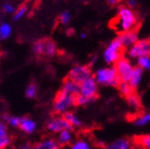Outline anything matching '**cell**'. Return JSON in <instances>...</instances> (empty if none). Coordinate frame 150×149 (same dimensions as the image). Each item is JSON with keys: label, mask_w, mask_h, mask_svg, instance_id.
<instances>
[{"label": "cell", "mask_w": 150, "mask_h": 149, "mask_svg": "<svg viewBox=\"0 0 150 149\" xmlns=\"http://www.w3.org/2000/svg\"><path fill=\"white\" fill-rule=\"evenodd\" d=\"M137 16L133 10L129 9L128 6H120L112 26L119 33H125L134 30V28L137 26Z\"/></svg>", "instance_id": "6da1fadb"}, {"label": "cell", "mask_w": 150, "mask_h": 149, "mask_svg": "<svg viewBox=\"0 0 150 149\" xmlns=\"http://www.w3.org/2000/svg\"><path fill=\"white\" fill-rule=\"evenodd\" d=\"M93 77L95 78L98 85L117 87L120 83L118 74L116 72V69L114 66H107V67L98 68Z\"/></svg>", "instance_id": "7a4b0ae2"}, {"label": "cell", "mask_w": 150, "mask_h": 149, "mask_svg": "<svg viewBox=\"0 0 150 149\" xmlns=\"http://www.w3.org/2000/svg\"><path fill=\"white\" fill-rule=\"evenodd\" d=\"M76 106V96L64 94L60 91L55 95L52 111L54 115H65Z\"/></svg>", "instance_id": "3957f363"}, {"label": "cell", "mask_w": 150, "mask_h": 149, "mask_svg": "<svg viewBox=\"0 0 150 149\" xmlns=\"http://www.w3.org/2000/svg\"><path fill=\"white\" fill-rule=\"evenodd\" d=\"M122 50H124V46L121 45L120 40L118 37H116L110 44L107 46V48L104 49L103 51V60L104 62L109 66H114L117 61L122 57Z\"/></svg>", "instance_id": "277c9868"}, {"label": "cell", "mask_w": 150, "mask_h": 149, "mask_svg": "<svg viewBox=\"0 0 150 149\" xmlns=\"http://www.w3.org/2000/svg\"><path fill=\"white\" fill-rule=\"evenodd\" d=\"M33 52L38 55H45V57H53L58 52L57 44L51 40L43 38L35 42L33 45Z\"/></svg>", "instance_id": "5b68a950"}, {"label": "cell", "mask_w": 150, "mask_h": 149, "mask_svg": "<svg viewBox=\"0 0 150 149\" xmlns=\"http://www.w3.org/2000/svg\"><path fill=\"white\" fill-rule=\"evenodd\" d=\"M46 129L50 133L59 134L64 130H74L63 115H53L47 121Z\"/></svg>", "instance_id": "8992f818"}, {"label": "cell", "mask_w": 150, "mask_h": 149, "mask_svg": "<svg viewBox=\"0 0 150 149\" xmlns=\"http://www.w3.org/2000/svg\"><path fill=\"white\" fill-rule=\"evenodd\" d=\"M116 69V72L118 74V78L120 82H129L131 74H132L134 66L131 63L130 59L128 57H120L114 65Z\"/></svg>", "instance_id": "52a82bcc"}, {"label": "cell", "mask_w": 150, "mask_h": 149, "mask_svg": "<svg viewBox=\"0 0 150 149\" xmlns=\"http://www.w3.org/2000/svg\"><path fill=\"white\" fill-rule=\"evenodd\" d=\"M80 89H79V95L83 96L85 98H88L92 101H94L98 96V83L96 82L95 78L91 77L83 81L82 83L79 84Z\"/></svg>", "instance_id": "ba28073f"}, {"label": "cell", "mask_w": 150, "mask_h": 149, "mask_svg": "<svg viewBox=\"0 0 150 149\" xmlns=\"http://www.w3.org/2000/svg\"><path fill=\"white\" fill-rule=\"evenodd\" d=\"M128 57L136 60L142 57H150V40H139L128 49Z\"/></svg>", "instance_id": "9c48e42d"}, {"label": "cell", "mask_w": 150, "mask_h": 149, "mask_svg": "<svg viewBox=\"0 0 150 149\" xmlns=\"http://www.w3.org/2000/svg\"><path fill=\"white\" fill-rule=\"evenodd\" d=\"M92 77V69L87 65H76L68 72V79L77 83H82L83 81Z\"/></svg>", "instance_id": "30bf717a"}, {"label": "cell", "mask_w": 150, "mask_h": 149, "mask_svg": "<svg viewBox=\"0 0 150 149\" xmlns=\"http://www.w3.org/2000/svg\"><path fill=\"white\" fill-rule=\"evenodd\" d=\"M134 146L133 140L127 138H121L109 142L102 146L101 149H131Z\"/></svg>", "instance_id": "8fae6325"}, {"label": "cell", "mask_w": 150, "mask_h": 149, "mask_svg": "<svg viewBox=\"0 0 150 149\" xmlns=\"http://www.w3.org/2000/svg\"><path fill=\"white\" fill-rule=\"evenodd\" d=\"M18 128L25 134L31 135L33 133H35V131L38 130V123L33 118L28 117V116H23V117H20V123Z\"/></svg>", "instance_id": "7c38bea8"}, {"label": "cell", "mask_w": 150, "mask_h": 149, "mask_svg": "<svg viewBox=\"0 0 150 149\" xmlns=\"http://www.w3.org/2000/svg\"><path fill=\"white\" fill-rule=\"evenodd\" d=\"M12 143L9 127L4 121H0V149H6Z\"/></svg>", "instance_id": "4fadbf2b"}, {"label": "cell", "mask_w": 150, "mask_h": 149, "mask_svg": "<svg viewBox=\"0 0 150 149\" xmlns=\"http://www.w3.org/2000/svg\"><path fill=\"white\" fill-rule=\"evenodd\" d=\"M117 37L119 38V40H120L121 45L124 46V48H128V49L130 48V47H132L139 40L137 32L134 31V30L125 32V33H120Z\"/></svg>", "instance_id": "5bb4252c"}, {"label": "cell", "mask_w": 150, "mask_h": 149, "mask_svg": "<svg viewBox=\"0 0 150 149\" xmlns=\"http://www.w3.org/2000/svg\"><path fill=\"white\" fill-rule=\"evenodd\" d=\"M57 142L59 143L61 147L69 146L70 144L75 140V134H74V130H64L57 134Z\"/></svg>", "instance_id": "9a60e30c"}, {"label": "cell", "mask_w": 150, "mask_h": 149, "mask_svg": "<svg viewBox=\"0 0 150 149\" xmlns=\"http://www.w3.org/2000/svg\"><path fill=\"white\" fill-rule=\"evenodd\" d=\"M32 149H62L57 140L53 138H46L40 140L32 146Z\"/></svg>", "instance_id": "2e32d148"}, {"label": "cell", "mask_w": 150, "mask_h": 149, "mask_svg": "<svg viewBox=\"0 0 150 149\" xmlns=\"http://www.w3.org/2000/svg\"><path fill=\"white\" fill-rule=\"evenodd\" d=\"M79 83L75 82V81L70 80L67 78L66 80L64 81L63 84H62V87H61V92L64 93V94L67 95H71V96H77L79 94Z\"/></svg>", "instance_id": "e0dca14e"}, {"label": "cell", "mask_w": 150, "mask_h": 149, "mask_svg": "<svg viewBox=\"0 0 150 149\" xmlns=\"http://www.w3.org/2000/svg\"><path fill=\"white\" fill-rule=\"evenodd\" d=\"M143 74H144V70H143L142 68H139V67H137V66H134L132 74H131L130 79H129V82H128L133 89H137V87L139 86V84L142 83Z\"/></svg>", "instance_id": "ac0fdd59"}, {"label": "cell", "mask_w": 150, "mask_h": 149, "mask_svg": "<svg viewBox=\"0 0 150 149\" xmlns=\"http://www.w3.org/2000/svg\"><path fill=\"white\" fill-rule=\"evenodd\" d=\"M63 116L66 118V121H68V123L70 125L72 129H79V128L83 127V121L76 114L75 112L70 111L65 115H63Z\"/></svg>", "instance_id": "d6986e66"}, {"label": "cell", "mask_w": 150, "mask_h": 149, "mask_svg": "<svg viewBox=\"0 0 150 149\" xmlns=\"http://www.w3.org/2000/svg\"><path fill=\"white\" fill-rule=\"evenodd\" d=\"M68 149H94L93 144L90 140L85 138H75L74 142L68 146Z\"/></svg>", "instance_id": "ffe728a7"}, {"label": "cell", "mask_w": 150, "mask_h": 149, "mask_svg": "<svg viewBox=\"0 0 150 149\" xmlns=\"http://www.w3.org/2000/svg\"><path fill=\"white\" fill-rule=\"evenodd\" d=\"M133 123H134V126H136V127L148 126L150 123V112H144V113L137 115V116L133 119Z\"/></svg>", "instance_id": "44dd1931"}, {"label": "cell", "mask_w": 150, "mask_h": 149, "mask_svg": "<svg viewBox=\"0 0 150 149\" xmlns=\"http://www.w3.org/2000/svg\"><path fill=\"white\" fill-rule=\"evenodd\" d=\"M12 35V26L8 23H0V40H8Z\"/></svg>", "instance_id": "7402d4cb"}, {"label": "cell", "mask_w": 150, "mask_h": 149, "mask_svg": "<svg viewBox=\"0 0 150 149\" xmlns=\"http://www.w3.org/2000/svg\"><path fill=\"white\" fill-rule=\"evenodd\" d=\"M126 99H127L128 104H129L130 108H132L134 111L139 110V108H141V99H139V95L135 94V93H133L130 96H128Z\"/></svg>", "instance_id": "603a6c76"}, {"label": "cell", "mask_w": 150, "mask_h": 149, "mask_svg": "<svg viewBox=\"0 0 150 149\" xmlns=\"http://www.w3.org/2000/svg\"><path fill=\"white\" fill-rule=\"evenodd\" d=\"M136 146L141 149H150V134L141 135L136 138Z\"/></svg>", "instance_id": "cb8c5ba5"}, {"label": "cell", "mask_w": 150, "mask_h": 149, "mask_svg": "<svg viewBox=\"0 0 150 149\" xmlns=\"http://www.w3.org/2000/svg\"><path fill=\"white\" fill-rule=\"evenodd\" d=\"M4 123L8 125V127L18 128L20 123V117L16 116V115H6L4 116Z\"/></svg>", "instance_id": "d4e9b609"}, {"label": "cell", "mask_w": 150, "mask_h": 149, "mask_svg": "<svg viewBox=\"0 0 150 149\" xmlns=\"http://www.w3.org/2000/svg\"><path fill=\"white\" fill-rule=\"evenodd\" d=\"M117 87H118V89H119V93L126 98L134 93V89L131 87V85L128 83V82H120Z\"/></svg>", "instance_id": "484cf974"}, {"label": "cell", "mask_w": 150, "mask_h": 149, "mask_svg": "<svg viewBox=\"0 0 150 149\" xmlns=\"http://www.w3.org/2000/svg\"><path fill=\"white\" fill-rule=\"evenodd\" d=\"M38 86L35 83H30L27 85L26 87V91H25V95H26V97L28 99H34L36 97V95H38Z\"/></svg>", "instance_id": "4316f807"}, {"label": "cell", "mask_w": 150, "mask_h": 149, "mask_svg": "<svg viewBox=\"0 0 150 149\" xmlns=\"http://www.w3.org/2000/svg\"><path fill=\"white\" fill-rule=\"evenodd\" d=\"M137 67L143 70H150V57H142L136 60Z\"/></svg>", "instance_id": "83f0119b"}, {"label": "cell", "mask_w": 150, "mask_h": 149, "mask_svg": "<svg viewBox=\"0 0 150 149\" xmlns=\"http://www.w3.org/2000/svg\"><path fill=\"white\" fill-rule=\"evenodd\" d=\"M27 11H28V6H25V4H23V6H20L19 8H18L16 11H15L14 13V20L15 21H17V20L21 19V18L26 15Z\"/></svg>", "instance_id": "f1b7e54d"}, {"label": "cell", "mask_w": 150, "mask_h": 149, "mask_svg": "<svg viewBox=\"0 0 150 149\" xmlns=\"http://www.w3.org/2000/svg\"><path fill=\"white\" fill-rule=\"evenodd\" d=\"M93 101L88 98H85L83 96H81V95H77L76 96V106H88L90 103H92Z\"/></svg>", "instance_id": "f546056e"}, {"label": "cell", "mask_w": 150, "mask_h": 149, "mask_svg": "<svg viewBox=\"0 0 150 149\" xmlns=\"http://www.w3.org/2000/svg\"><path fill=\"white\" fill-rule=\"evenodd\" d=\"M59 19H60L61 23H63V25H67V23L70 21V19H71V15H70V13L68 11H64L60 14Z\"/></svg>", "instance_id": "4dcf8cb0"}, {"label": "cell", "mask_w": 150, "mask_h": 149, "mask_svg": "<svg viewBox=\"0 0 150 149\" xmlns=\"http://www.w3.org/2000/svg\"><path fill=\"white\" fill-rule=\"evenodd\" d=\"M2 9H3V11L6 12V13H8V14H14L15 11H16L15 6H13L12 3H9V2L4 3L2 6Z\"/></svg>", "instance_id": "1f68e13d"}, {"label": "cell", "mask_w": 150, "mask_h": 149, "mask_svg": "<svg viewBox=\"0 0 150 149\" xmlns=\"http://www.w3.org/2000/svg\"><path fill=\"white\" fill-rule=\"evenodd\" d=\"M136 4H137V1H136V0H127V6L129 9L132 10L133 8H135Z\"/></svg>", "instance_id": "d6a6232c"}, {"label": "cell", "mask_w": 150, "mask_h": 149, "mask_svg": "<svg viewBox=\"0 0 150 149\" xmlns=\"http://www.w3.org/2000/svg\"><path fill=\"white\" fill-rule=\"evenodd\" d=\"M32 146L33 145H31L30 143H23L21 146H20V149H32Z\"/></svg>", "instance_id": "836d02e7"}, {"label": "cell", "mask_w": 150, "mask_h": 149, "mask_svg": "<svg viewBox=\"0 0 150 149\" xmlns=\"http://www.w3.org/2000/svg\"><path fill=\"white\" fill-rule=\"evenodd\" d=\"M120 0H108V2H110L111 4H115V3H118Z\"/></svg>", "instance_id": "e575fe53"}, {"label": "cell", "mask_w": 150, "mask_h": 149, "mask_svg": "<svg viewBox=\"0 0 150 149\" xmlns=\"http://www.w3.org/2000/svg\"><path fill=\"white\" fill-rule=\"evenodd\" d=\"M80 37H81V38H85V37H86V34H85V33H81Z\"/></svg>", "instance_id": "d590c367"}, {"label": "cell", "mask_w": 150, "mask_h": 149, "mask_svg": "<svg viewBox=\"0 0 150 149\" xmlns=\"http://www.w3.org/2000/svg\"><path fill=\"white\" fill-rule=\"evenodd\" d=\"M131 149H141V148H139V146H135V145H134V146H133V147H132V148H131Z\"/></svg>", "instance_id": "8d00e7d4"}]
</instances>
